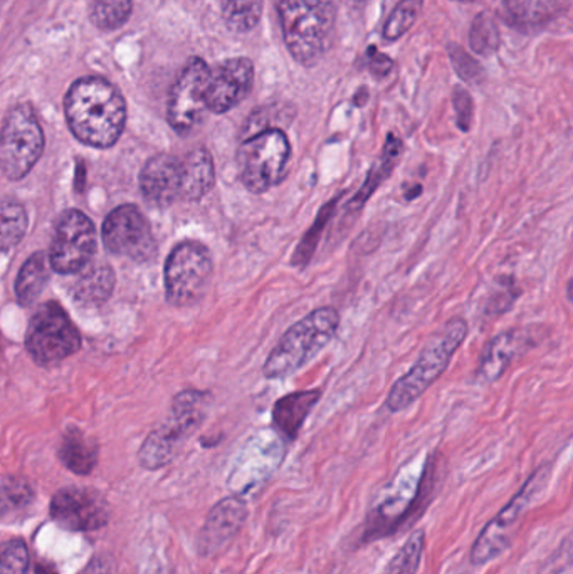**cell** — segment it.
Masks as SVG:
<instances>
[{
  "label": "cell",
  "mask_w": 573,
  "mask_h": 574,
  "mask_svg": "<svg viewBox=\"0 0 573 574\" xmlns=\"http://www.w3.org/2000/svg\"><path fill=\"white\" fill-rule=\"evenodd\" d=\"M82 335L58 302L42 304L30 317L26 348L37 365L60 363L82 350Z\"/></svg>",
  "instance_id": "obj_9"
},
{
  "label": "cell",
  "mask_w": 573,
  "mask_h": 574,
  "mask_svg": "<svg viewBox=\"0 0 573 574\" xmlns=\"http://www.w3.org/2000/svg\"><path fill=\"white\" fill-rule=\"evenodd\" d=\"M454 107L456 113H458L459 128L468 132L471 126V120H473V101H471L470 95L458 89L454 95Z\"/></svg>",
  "instance_id": "obj_35"
},
{
  "label": "cell",
  "mask_w": 573,
  "mask_h": 574,
  "mask_svg": "<svg viewBox=\"0 0 573 574\" xmlns=\"http://www.w3.org/2000/svg\"><path fill=\"white\" fill-rule=\"evenodd\" d=\"M340 328V314L332 305L319 310L292 324L264 361L263 375L267 379H282L303 369L316 354L322 353Z\"/></svg>",
  "instance_id": "obj_4"
},
{
  "label": "cell",
  "mask_w": 573,
  "mask_h": 574,
  "mask_svg": "<svg viewBox=\"0 0 573 574\" xmlns=\"http://www.w3.org/2000/svg\"><path fill=\"white\" fill-rule=\"evenodd\" d=\"M459 2H473V0H459Z\"/></svg>",
  "instance_id": "obj_40"
},
{
  "label": "cell",
  "mask_w": 573,
  "mask_h": 574,
  "mask_svg": "<svg viewBox=\"0 0 573 574\" xmlns=\"http://www.w3.org/2000/svg\"><path fill=\"white\" fill-rule=\"evenodd\" d=\"M468 336V324L462 317H454L444 324L419 354L412 369L396 382L385 400V407L393 413L411 407L448 370L456 351Z\"/></svg>",
  "instance_id": "obj_5"
},
{
  "label": "cell",
  "mask_w": 573,
  "mask_h": 574,
  "mask_svg": "<svg viewBox=\"0 0 573 574\" xmlns=\"http://www.w3.org/2000/svg\"><path fill=\"white\" fill-rule=\"evenodd\" d=\"M291 145L279 128L264 129L245 138L237 151L239 178L251 194H266L288 174Z\"/></svg>",
  "instance_id": "obj_7"
},
{
  "label": "cell",
  "mask_w": 573,
  "mask_h": 574,
  "mask_svg": "<svg viewBox=\"0 0 573 574\" xmlns=\"http://www.w3.org/2000/svg\"><path fill=\"white\" fill-rule=\"evenodd\" d=\"M45 151V132L30 104L9 111L0 129V169L9 180H23Z\"/></svg>",
  "instance_id": "obj_8"
},
{
  "label": "cell",
  "mask_w": 573,
  "mask_h": 574,
  "mask_svg": "<svg viewBox=\"0 0 573 574\" xmlns=\"http://www.w3.org/2000/svg\"><path fill=\"white\" fill-rule=\"evenodd\" d=\"M97 252V228L79 210H66L55 222L49 264L60 274L85 270Z\"/></svg>",
  "instance_id": "obj_11"
},
{
  "label": "cell",
  "mask_w": 573,
  "mask_h": 574,
  "mask_svg": "<svg viewBox=\"0 0 573 574\" xmlns=\"http://www.w3.org/2000/svg\"><path fill=\"white\" fill-rule=\"evenodd\" d=\"M403 145L399 138L394 135H388L387 141H385L384 150H382L381 159L372 166L369 175H366L365 182H363L362 188L357 191L353 199L348 203V210L351 212H359L363 209L366 200L374 196L375 190L384 184L385 178L393 174V170L396 169L397 162L402 155Z\"/></svg>",
  "instance_id": "obj_22"
},
{
  "label": "cell",
  "mask_w": 573,
  "mask_h": 574,
  "mask_svg": "<svg viewBox=\"0 0 573 574\" xmlns=\"http://www.w3.org/2000/svg\"><path fill=\"white\" fill-rule=\"evenodd\" d=\"M215 166L211 151L199 147L185 157H152L140 174V188L147 202L169 207L197 202L214 188Z\"/></svg>",
  "instance_id": "obj_2"
},
{
  "label": "cell",
  "mask_w": 573,
  "mask_h": 574,
  "mask_svg": "<svg viewBox=\"0 0 573 574\" xmlns=\"http://www.w3.org/2000/svg\"><path fill=\"white\" fill-rule=\"evenodd\" d=\"M211 397L203 391L187 390L175 397L171 415L159 428L148 435L140 452L138 462L147 471H159L163 465L171 464L177 456L182 444L200 427L208 413Z\"/></svg>",
  "instance_id": "obj_6"
},
{
  "label": "cell",
  "mask_w": 573,
  "mask_h": 574,
  "mask_svg": "<svg viewBox=\"0 0 573 574\" xmlns=\"http://www.w3.org/2000/svg\"><path fill=\"white\" fill-rule=\"evenodd\" d=\"M320 398H322L320 390L295 391L279 398L273 409L274 428L286 440H295Z\"/></svg>",
  "instance_id": "obj_19"
},
{
  "label": "cell",
  "mask_w": 573,
  "mask_h": 574,
  "mask_svg": "<svg viewBox=\"0 0 573 574\" xmlns=\"http://www.w3.org/2000/svg\"><path fill=\"white\" fill-rule=\"evenodd\" d=\"M498 26H496L495 18L489 12H483L474 18L473 27H471L470 45L471 49L477 54L489 55L496 52L499 48Z\"/></svg>",
  "instance_id": "obj_31"
},
{
  "label": "cell",
  "mask_w": 573,
  "mask_h": 574,
  "mask_svg": "<svg viewBox=\"0 0 573 574\" xmlns=\"http://www.w3.org/2000/svg\"><path fill=\"white\" fill-rule=\"evenodd\" d=\"M115 287V273L108 264H95L74 284V298L85 305H101Z\"/></svg>",
  "instance_id": "obj_23"
},
{
  "label": "cell",
  "mask_w": 573,
  "mask_h": 574,
  "mask_svg": "<svg viewBox=\"0 0 573 574\" xmlns=\"http://www.w3.org/2000/svg\"><path fill=\"white\" fill-rule=\"evenodd\" d=\"M353 4H363V2H366V0H351Z\"/></svg>",
  "instance_id": "obj_39"
},
{
  "label": "cell",
  "mask_w": 573,
  "mask_h": 574,
  "mask_svg": "<svg viewBox=\"0 0 573 574\" xmlns=\"http://www.w3.org/2000/svg\"><path fill=\"white\" fill-rule=\"evenodd\" d=\"M560 12V0H505L501 15L514 29L545 26Z\"/></svg>",
  "instance_id": "obj_20"
},
{
  "label": "cell",
  "mask_w": 573,
  "mask_h": 574,
  "mask_svg": "<svg viewBox=\"0 0 573 574\" xmlns=\"http://www.w3.org/2000/svg\"><path fill=\"white\" fill-rule=\"evenodd\" d=\"M222 18L234 33H249L258 26L263 0H221Z\"/></svg>",
  "instance_id": "obj_27"
},
{
  "label": "cell",
  "mask_w": 573,
  "mask_h": 574,
  "mask_svg": "<svg viewBox=\"0 0 573 574\" xmlns=\"http://www.w3.org/2000/svg\"><path fill=\"white\" fill-rule=\"evenodd\" d=\"M103 242L111 254L135 262L150 261L157 255V240L147 217L135 205L111 210L103 224Z\"/></svg>",
  "instance_id": "obj_13"
},
{
  "label": "cell",
  "mask_w": 573,
  "mask_h": 574,
  "mask_svg": "<svg viewBox=\"0 0 573 574\" xmlns=\"http://www.w3.org/2000/svg\"><path fill=\"white\" fill-rule=\"evenodd\" d=\"M209 76L211 70L200 58H190L178 74L166 108L169 125L178 135H189L202 122L203 114L208 111L205 89Z\"/></svg>",
  "instance_id": "obj_12"
},
{
  "label": "cell",
  "mask_w": 573,
  "mask_h": 574,
  "mask_svg": "<svg viewBox=\"0 0 573 574\" xmlns=\"http://www.w3.org/2000/svg\"><path fill=\"white\" fill-rule=\"evenodd\" d=\"M248 520V508L239 497L231 496L219 501L209 512L208 520L197 538L200 557H215L236 539Z\"/></svg>",
  "instance_id": "obj_17"
},
{
  "label": "cell",
  "mask_w": 573,
  "mask_h": 574,
  "mask_svg": "<svg viewBox=\"0 0 573 574\" xmlns=\"http://www.w3.org/2000/svg\"><path fill=\"white\" fill-rule=\"evenodd\" d=\"M135 0H91L89 17L101 30H116L128 23Z\"/></svg>",
  "instance_id": "obj_28"
},
{
  "label": "cell",
  "mask_w": 573,
  "mask_h": 574,
  "mask_svg": "<svg viewBox=\"0 0 573 574\" xmlns=\"http://www.w3.org/2000/svg\"><path fill=\"white\" fill-rule=\"evenodd\" d=\"M27 212L14 199L0 200V252H9L26 236Z\"/></svg>",
  "instance_id": "obj_26"
},
{
  "label": "cell",
  "mask_w": 573,
  "mask_h": 574,
  "mask_svg": "<svg viewBox=\"0 0 573 574\" xmlns=\"http://www.w3.org/2000/svg\"><path fill=\"white\" fill-rule=\"evenodd\" d=\"M212 271L214 262L208 247L197 240L178 244L166 259V301L177 308L197 304L208 291Z\"/></svg>",
  "instance_id": "obj_10"
},
{
  "label": "cell",
  "mask_w": 573,
  "mask_h": 574,
  "mask_svg": "<svg viewBox=\"0 0 573 574\" xmlns=\"http://www.w3.org/2000/svg\"><path fill=\"white\" fill-rule=\"evenodd\" d=\"M82 574H116V564L110 554H97L86 564Z\"/></svg>",
  "instance_id": "obj_36"
},
{
  "label": "cell",
  "mask_w": 573,
  "mask_h": 574,
  "mask_svg": "<svg viewBox=\"0 0 573 574\" xmlns=\"http://www.w3.org/2000/svg\"><path fill=\"white\" fill-rule=\"evenodd\" d=\"M421 11V0H402L393 14L388 17L384 26V37L387 41H396L402 37L407 30L414 26Z\"/></svg>",
  "instance_id": "obj_32"
},
{
  "label": "cell",
  "mask_w": 573,
  "mask_h": 574,
  "mask_svg": "<svg viewBox=\"0 0 573 574\" xmlns=\"http://www.w3.org/2000/svg\"><path fill=\"white\" fill-rule=\"evenodd\" d=\"M369 66L370 71L382 78V76H387L388 71L393 70V61L387 55L381 54L375 48L369 49Z\"/></svg>",
  "instance_id": "obj_37"
},
{
  "label": "cell",
  "mask_w": 573,
  "mask_h": 574,
  "mask_svg": "<svg viewBox=\"0 0 573 574\" xmlns=\"http://www.w3.org/2000/svg\"><path fill=\"white\" fill-rule=\"evenodd\" d=\"M36 501L33 484L24 477H0V521L18 520Z\"/></svg>",
  "instance_id": "obj_24"
},
{
  "label": "cell",
  "mask_w": 573,
  "mask_h": 574,
  "mask_svg": "<svg viewBox=\"0 0 573 574\" xmlns=\"http://www.w3.org/2000/svg\"><path fill=\"white\" fill-rule=\"evenodd\" d=\"M34 574H58L54 570H52L51 566H46V564H39V566L36 567V573Z\"/></svg>",
  "instance_id": "obj_38"
},
{
  "label": "cell",
  "mask_w": 573,
  "mask_h": 574,
  "mask_svg": "<svg viewBox=\"0 0 573 574\" xmlns=\"http://www.w3.org/2000/svg\"><path fill=\"white\" fill-rule=\"evenodd\" d=\"M451 61L461 78L466 79V82H476L479 78V66L458 46H451Z\"/></svg>",
  "instance_id": "obj_34"
},
{
  "label": "cell",
  "mask_w": 573,
  "mask_h": 574,
  "mask_svg": "<svg viewBox=\"0 0 573 574\" xmlns=\"http://www.w3.org/2000/svg\"><path fill=\"white\" fill-rule=\"evenodd\" d=\"M425 536L424 531H415L406 545L399 549L396 557L385 567L384 574H415L421 566L422 554H424Z\"/></svg>",
  "instance_id": "obj_30"
},
{
  "label": "cell",
  "mask_w": 573,
  "mask_h": 574,
  "mask_svg": "<svg viewBox=\"0 0 573 574\" xmlns=\"http://www.w3.org/2000/svg\"><path fill=\"white\" fill-rule=\"evenodd\" d=\"M530 338L522 329L499 333L488 342L477 365V382L495 383L510 369L514 358L525 350Z\"/></svg>",
  "instance_id": "obj_18"
},
{
  "label": "cell",
  "mask_w": 573,
  "mask_h": 574,
  "mask_svg": "<svg viewBox=\"0 0 573 574\" xmlns=\"http://www.w3.org/2000/svg\"><path fill=\"white\" fill-rule=\"evenodd\" d=\"M64 111L71 133L88 147H113L125 129V98L115 85L98 76H86L71 85Z\"/></svg>",
  "instance_id": "obj_1"
},
{
  "label": "cell",
  "mask_w": 573,
  "mask_h": 574,
  "mask_svg": "<svg viewBox=\"0 0 573 574\" xmlns=\"http://www.w3.org/2000/svg\"><path fill=\"white\" fill-rule=\"evenodd\" d=\"M49 514L61 529L91 533L110 521V504L98 490L89 487H63L52 496Z\"/></svg>",
  "instance_id": "obj_15"
},
{
  "label": "cell",
  "mask_w": 573,
  "mask_h": 574,
  "mask_svg": "<svg viewBox=\"0 0 573 574\" xmlns=\"http://www.w3.org/2000/svg\"><path fill=\"white\" fill-rule=\"evenodd\" d=\"M254 66L246 58H234L219 64L209 76L205 107L215 114H224L245 100L252 88Z\"/></svg>",
  "instance_id": "obj_16"
},
{
  "label": "cell",
  "mask_w": 573,
  "mask_h": 574,
  "mask_svg": "<svg viewBox=\"0 0 573 574\" xmlns=\"http://www.w3.org/2000/svg\"><path fill=\"white\" fill-rule=\"evenodd\" d=\"M340 199L341 196H338L337 199H333L332 202L326 203V205H323V209L320 210L319 217H316V221L311 225L310 230L304 234L303 239H301V242L296 247L295 254H292L291 258L292 265H296V267H304V265L310 264L314 251H316V247H319L320 237H322L323 230H325L329 219L335 214V210H337Z\"/></svg>",
  "instance_id": "obj_29"
},
{
  "label": "cell",
  "mask_w": 573,
  "mask_h": 574,
  "mask_svg": "<svg viewBox=\"0 0 573 574\" xmlns=\"http://www.w3.org/2000/svg\"><path fill=\"white\" fill-rule=\"evenodd\" d=\"M277 17L292 60L313 66L332 45L337 23L335 0H276Z\"/></svg>",
  "instance_id": "obj_3"
},
{
  "label": "cell",
  "mask_w": 573,
  "mask_h": 574,
  "mask_svg": "<svg viewBox=\"0 0 573 574\" xmlns=\"http://www.w3.org/2000/svg\"><path fill=\"white\" fill-rule=\"evenodd\" d=\"M541 475L544 471H538L528 478V483L523 489L511 499L510 504L505 506L503 511L496 515L495 520L488 524L479 534V538L471 549V561L473 564H486L498 558L505 549L510 546L514 531L522 521L533 497L540 490Z\"/></svg>",
  "instance_id": "obj_14"
},
{
  "label": "cell",
  "mask_w": 573,
  "mask_h": 574,
  "mask_svg": "<svg viewBox=\"0 0 573 574\" xmlns=\"http://www.w3.org/2000/svg\"><path fill=\"white\" fill-rule=\"evenodd\" d=\"M49 259L46 252L30 255L18 271L15 279V296L23 305H30L45 291L49 280Z\"/></svg>",
  "instance_id": "obj_25"
},
{
  "label": "cell",
  "mask_w": 573,
  "mask_h": 574,
  "mask_svg": "<svg viewBox=\"0 0 573 574\" xmlns=\"http://www.w3.org/2000/svg\"><path fill=\"white\" fill-rule=\"evenodd\" d=\"M58 457L73 474L89 475L98 464V444L78 428H70L61 440Z\"/></svg>",
  "instance_id": "obj_21"
},
{
  "label": "cell",
  "mask_w": 573,
  "mask_h": 574,
  "mask_svg": "<svg viewBox=\"0 0 573 574\" xmlns=\"http://www.w3.org/2000/svg\"><path fill=\"white\" fill-rule=\"evenodd\" d=\"M29 551L23 539L0 542V574H27Z\"/></svg>",
  "instance_id": "obj_33"
}]
</instances>
